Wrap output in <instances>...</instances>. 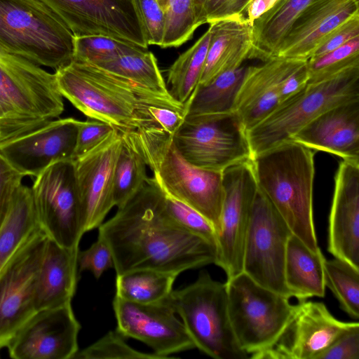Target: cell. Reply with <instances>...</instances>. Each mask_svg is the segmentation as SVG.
<instances>
[{
    "label": "cell",
    "instance_id": "6da1fadb",
    "mask_svg": "<svg viewBox=\"0 0 359 359\" xmlns=\"http://www.w3.org/2000/svg\"><path fill=\"white\" fill-rule=\"evenodd\" d=\"M110 248L116 276L150 269L178 276L215 264L216 246L172 224L163 208V194L154 180L98 227Z\"/></svg>",
    "mask_w": 359,
    "mask_h": 359
},
{
    "label": "cell",
    "instance_id": "7a4b0ae2",
    "mask_svg": "<svg viewBox=\"0 0 359 359\" xmlns=\"http://www.w3.org/2000/svg\"><path fill=\"white\" fill-rule=\"evenodd\" d=\"M58 90L88 118L107 123L121 133L157 126L153 107L184 112V106L93 65L72 61L54 72Z\"/></svg>",
    "mask_w": 359,
    "mask_h": 359
},
{
    "label": "cell",
    "instance_id": "3957f363",
    "mask_svg": "<svg viewBox=\"0 0 359 359\" xmlns=\"http://www.w3.org/2000/svg\"><path fill=\"white\" fill-rule=\"evenodd\" d=\"M252 164L259 189L292 234L311 250L318 251L313 212V150L289 140L255 155Z\"/></svg>",
    "mask_w": 359,
    "mask_h": 359
},
{
    "label": "cell",
    "instance_id": "277c9868",
    "mask_svg": "<svg viewBox=\"0 0 359 359\" xmlns=\"http://www.w3.org/2000/svg\"><path fill=\"white\" fill-rule=\"evenodd\" d=\"M158 185L205 217L218 235L224 200L222 172L196 168L177 151L172 135L157 126L124 133Z\"/></svg>",
    "mask_w": 359,
    "mask_h": 359
},
{
    "label": "cell",
    "instance_id": "5b68a950",
    "mask_svg": "<svg viewBox=\"0 0 359 359\" xmlns=\"http://www.w3.org/2000/svg\"><path fill=\"white\" fill-rule=\"evenodd\" d=\"M64 109L54 73L0 46V141L57 118Z\"/></svg>",
    "mask_w": 359,
    "mask_h": 359
},
{
    "label": "cell",
    "instance_id": "8992f818",
    "mask_svg": "<svg viewBox=\"0 0 359 359\" xmlns=\"http://www.w3.org/2000/svg\"><path fill=\"white\" fill-rule=\"evenodd\" d=\"M0 46L55 71L73 60L74 36L41 0H0Z\"/></svg>",
    "mask_w": 359,
    "mask_h": 359
},
{
    "label": "cell",
    "instance_id": "52a82bcc",
    "mask_svg": "<svg viewBox=\"0 0 359 359\" xmlns=\"http://www.w3.org/2000/svg\"><path fill=\"white\" fill-rule=\"evenodd\" d=\"M165 300L181 318L195 348L215 359L249 358L231 327L225 283L202 271L194 283L172 290Z\"/></svg>",
    "mask_w": 359,
    "mask_h": 359
},
{
    "label": "cell",
    "instance_id": "ba28073f",
    "mask_svg": "<svg viewBox=\"0 0 359 359\" xmlns=\"http://www.w3.org/2000/svg\"><path fill=\"white\" fill-rule=\"evenodd\" d=\"M359 99V66L323 82L308 83L247 131L252 156L291 140L306 125L327 109Z\"/></svg>",
    "mask_w": 359,
    "mask_h": 359
},
{
    "label": "cell",
    "instance_id": "9c48e42d",
    "mask_svg": "<svg viewBox=\"0 0 359 359\" xmlns=\"http://www.w3.org/2000/svg\"><path fill=\"white\" fill-rule=\"evenodd\" d=\"M225 285L230 322L241 348L250 356L271 348L291 320L296 304L244 272Z\"/></svg>",
    "mask_w": 359,
    "mask_h": 359
},
{
    "label": "cell",
    "instance_id": "30bf717a",
    "mask_svg": "<svg viewBox=\"0 0 359 359\" xmlns=\"http://www.w3.org/2000/svg\"><path fill=\"white\" fill-rule=\"evenodd\" d=\"M172 136L182 156L200 169L223 172L252 158L247 130L234 111L184 118Z\"/></svg>",
    "mask_w": 359,
    "mask_h": 359
},
{
    "label": "cell",
    "instance_id": "8fae6325",
    "mask_svg": "<svg viewBox=\"0 0 359 359\" xmlns=\"http://www.w3.org/2000/svg\"><path fill=\"white\" fill-rule=\"evenodd\" d=\"M31 190L41 229L58 245L79 248L85 232L73 160L48 166L35 177Z\"/></svg>",
    "mask_w": 359,
    "mask_h": 359
},
{
    "label": "cell",
    "instance_id": "7c38bea8",
    "mask_svg": "<svg viewBox=\"0 0 359 359\" xmlns=\"http://www.w3.org/2000/svg\"><path fill=\"white\" fill-rule=\"evenodd\" d=\"M292 234L285 222L259 189L245 241L243 272L259 285L291 298L285 285L286 248Z\"/></svg>",
    "mask_w": 359,
    "mask_h": 359
},
{
    "label": "cell",
    "instance_id": "4fadbf2b",
    "mask_svg": "<svg viewBox=\"0 0 359 359\" xmlns=\"http://www.w3.org/2000/svg\"><path fill=\"white\" fill-rule=\"evenodd\" d=\"M224 200L215 264L229 280L243 272L245 241L258 191L252 159L222 172Z\"/></svg>",
    "mask_w": 359,
    "mask_h": 359
},
{
    "label": "cell",
    "instance_id": "5bb4252c",
    "mask_svg": "<svg viewBox=\"0 0 359 359\" xmlns=\"http://www.w3.org/2000/svg\"><path fill=\"white\" fill-rule=\"evenodd\" d=\"M48 240L39 228L0 272V349L36 312L35 285Z\"/></svg>",
    "mask_w": 359,
    "mask_h": 359
},
{
    "label": "cell",
    "instance_id": "9a60e30c",
    "mask_svg": "<svg viewBox=\"0 0 359 359\" xmlns=\"http://www.w3.org/2000/svg\"><path fill=\"white\" fill-rule=\"evenodd\" d=\"M74 37L101 35L148 48L133 0H41Z\"/></svg>",
    "mask_w": 359,
    "mask_h": 359
},
{
    "label": "cell",
    "instance_id": "2e32d148",
    "mask_svg": "<svg viewBox=\"0 0 359 359\" xmlns=\"http://www.w3.org/2000/svg\"><path fill=\"white\" fill-rule=\"evenodd\" d=\"M359 327L358 322L335 318L322 302L304 300L277 342L270 348L250 356L255 359H318L346 332Z\"/></svg>",
    "mask_w": 359,
    "mask_h": 359
},
{
    "label": "cell",
    "instance_id": "e0dca14e",
    "mask_svg": "<svg viewBox=\"0 0 359 359\" xmlns=\"http://www.w3.org/2000/svg\"><path fill=\"white\" fill-rule=\"evenodd\" d=\"M79 123L55 118L0 141V156L23 177H35L55 162L72 160Z\"/></svg>",
    "mask_w": 359,
    "mask_h": 359
},
{
    "label": "cell",
    "instance_id": "ac0fdd59",
    "mask_svg": "<svg viewBox=\"0 0 359 359\" xmlns=\"http://www.w3.org/2000/svg\"><path fill=\"white\" fill-rule=\"evenodd\" d=\"M112 304L116 330L125 338L142 341L163 359L195 348L183 323L165 300L142 304L115 295Z\"/></svg>",
    "mask_w": 359,
    "mask_h": 359
},
{
    "label": "cell",
    "instance_id": "d6986e66",
    "mask_svg": "<svg viewBox=\"0 0 359 359\" xmlns=\"http://www.w3.org/2000/svg\"><path fill=\"white\" fill-rule=\"evenodd\" d=\"M81 325L72 304L36 311L6 347L14 359H73Z\"/></svg>",
    "mask_w": 359,
    "mask_h": 359
},
{
    "label": "cell",
    "instance_id": "ffe728a7",
    "mask_svg": "<svg viewBox=\"0 0 359 359\" xmlns=\"http://www.w3.org/2000/svg\"><path fill=\"white\" fill-rule=\"evenodd\" d=\"M121 144L122 134L115 128L98 145L73 160L85 233L98 228L115 206L114 174Z\"/></svg>",
    "mask_w": 359,
    "mask_h": 359
},
{
    "label": "cell",
    "instance_id": "44dd1931",
    "mask_svg": "<svg viewBox=\"0 0 359 359\" xmlns=\"http://www.w3.org/2000/svg\"><path fill=\"white\" fill-rule=\"evenodd\" d=\"M327 250L359 269V163L343 160L336 172Z\"/></svg>",
    "mask_w": 359,
    "mask_h": 359
},
{
    "label": "cell",
    "instance_id": "7402d4cb",
    "mask_svg": "<svg viewBox=\"0 0 359 359\" xmlns=\"http://www.w3.org/2000/svg\"><path fill=\"white\" fill-rule=\"evenodd\" d=\"M306 60L273 57L246 67L233 111L245 129L252 128L280 104L279 90L285 77Z\"/></svg>",
    "mask_w": 359,
    "mask_h": 359
},
{
    "label": "cell",
    "instance_id": "603a6c76",
    "mask_svg": "<svg viewBox=\"0 0 359 359\" xmlns=\"http://www.w3.org/2000/svg\"><path fill=\"white\" fill-rule=\"evenodd\" d=\"M357 14L358 0H313L294 22L276 57L307 60L330 34Z\"/></svg>",
    "mask_w": 359,
    "mask_h": 359
},
{
    "label": "cell",
    "instance_id": "cb8c5ba5",
    "mask_svg": "<svg viewBox=\"0 0 359 359\" xmlns=\"http://www.w3.org/2000/svg\"><path fill=\"white\" fill-rule=\"evenodd\" d=\"M291 140L311 150L359 163V99L324 111L294 134Z\"/></svg>",
    "mask_w": 359,
    "mask_h": 359
},
{
    "label": "cell",
    "instance_id": "d4e9b609",
    "mask_svg": "<svg viewBox=\"0 0 359 359\" xmlns=\"http://www.w3.org/2000/svg\"><path fill=\"white\" fill-rule=\"evenodd\" d=\"M210 43L198 84H205L250 59L254 44L253 27L241 13L210 20Z\"/></svg>",
    "mask_w": 359,
    "mask_h": 359
},
{
    "label": "cell",
    "instance_id": "484cf974",
    "mask_svg": "<svg viewBox=\"0 0 359 359\" xmlns=\"http://www.w3.org/2000/svg\"><path fill=\"white\" fill-rule=\"evenodd\" d=\"M79 248L61 246L48 238L36 280L35 311L72 303L79 280Z\"/></svg>",
    "mask_w": 359,
    "mask_h": 359
},
{
    "label": "cell",
    "instance_id": "4316f807",
    "mask_svg": "<svg viewBox=\"0 0 359 359\" xmlns=\"http://www.w3.org/2000/svg\"><path fill=\"white\" fill-rule=\"evenodd\" d=\"M320 249L311 250L299 238L292 234L287 241L284 277L291 297L299 302L325 294L324 261Z\"/></svg>",
    "mask_w": 359,
    "mask_h": 359
},
{
    "label": "cell",
    "instance_id": "83f0119b",
    "mask_svg": "<svg viewBox=\"0 0 359 359\" xmlns=\"http://www.w3.org/2000/svg\"><path fill=\"white\" fill-rule=\"evenodd\" d=\"M313 0H278L253 25V48L250 59L264 62L276 57L278 48L297 17Z\"/></svg>",
    "mask_w": 359,
    "mask_h": 359
},
{
    "label": "cell",
    "instance_id": "f1b7e54d",
    "mask_svg": "<svg viewBox=\"0 0 359 359\" xmlns=\"http://www.w3.org/2000/svg\"><path fill=\"white\" fill-rule=\"evenodd\" d=\"M39 228L31 187L22 183L14 191L0 225V272Z\"/></svg>",
    "mask_w": 359,
    "mask_h": 359
},
{
    "label": "cell",
    "instance_id": "f546056e",
    "mask_svg": "<svg viewBox=\"0 0 359 359\" xmlns=\"http://www.w3.org/2000/svg\"><path fill=\"white\" fill-rule=\"evenodd\" d=\"M246 66L226 71L205 84H198L184 104V118L233 111Z\"/></svg>",
    "mask_w": 359,
    "mask_h": 359
},
{
    "label": "cell",
    "instance_id": "4dcf8cb0",
    "mask_svg": "<svg viewBox=\"0 0 359 359\" xmlns=\"http://www.w3.org/2000/svg\"><path fill=\"white\" fill-rule=\"evenodd\" d=\"M209 29L169 67L166 85L170 95L184 106L198 86L210 43Z\"/></svg>",
    "mask_w": 359,
    "mask_h": 359
},
{
    "label": "cell",
    "instance_id": "1f68e13d",
    "mask_svg": "<svg viewBox=\"0 0 359 359\" xmlns=\"http://www.w3.org/2000/svg\"><path fill=\"white\" fill-rule=\"evenodd\" d=\"M177 275L140 269L117 275L116 296L131 302L147 304L165 300L172 292Z\"/></svg>",
    "mask_w": 359,
    "mask_h": 359
},
{
    "label": "cell",
    "instance_id": "d6a6232c",
    "mask_svg": "<svg viewBox=\"0 0 359 359\" xmlns=\"http://www.w3.org/2000/svg\"><path fill=\"white\" fill-rule=\"evenodd\" d=\"M95 66L151 92L172 97L158 67L157 60L149 49L123 55Z\"/></svg>",
    "mask_w": 359,
    "mask_h": 359
},
{
    "label": "cell",
    "instance_id": "836d02e7",
    "mask_svg": "<svg viewBox=\"0 0 359 359\" xmlns=\"http://www.w3.org/2000/svg\"><path fill=\"white\" fill-rule=\"evenodd\" d=\"M114 174V201L119 208L134 197L147 183L146 163L124 133Z\"/></svg>",
    "mask_w": 359,
    "mask_h": 359
},
{
    "label": "cell",
    "instance_id": "e575fe53",
    "mask_svg": "<svg viewBox=\"0 0 359 359\" xmlns=\"http://www.w3.org/2000/svg\"><path fill=\"white\" fill-rule=\"evenodd\" d=\"M325 286L351 318H359V269L338 258L325 259Z\"/></svg>",
    "mask_w": 359,
    "mask_h": 359
},
{
    "label": "cell",
    "instance_id": "d590c367",
    "mask_svg": "<svg viewBox=\"0 0 359 359\" xmlns=\"http://www.w3.org/2000/svg\"><path fill=\"white\" fill-rule=\"evenodd\" d=\"M147 49L135 43L101 35L74 37L72 61L98 65L123 55Z\"/></svg>",
    "mask_w": 359,
    "mask_h": 359
},
{
    "label": "cell",
    "instance_id": "8d00e7d4",
    "mask_svg": "<svg viewBox=\"0 0 359 359\" xmlns=\"http://www.w3.org/2000/svg\"><path fill=\"white\" fill-rule=\"evenodd\" d=\"M359 66V36L315 60H307L308 83L325 81Z\"/></svg>",
    "mask_w": 359,
    "mask_h": 359
},
{
    "label": "cell",
    "instance_id": "74e56055",
    "mask_svg": "<svg viewBox=\"0 0 359 359\" xmlns=\"http://www.w3.org/2000/svg\"><path fill=\"white\" fill-rule=\"evenodd\" d=\"M165 29L161 48H177L190 40L198 27L193 0H167Z\"/></svg>",
    "mask_w": 359,
    "mask_h": 359
},
{
    "label": "cell",
    "instance_id": "f35d334b",
    "mask_svg": "<svg viewBox=\"0 0 359 359\" xmlns=\"http://www.w3.org/2000/svg\"><path fill=\"white\" fill-rule=\"evenodd\" d=\"M159 188L162 191L163 208L167 218L177 226L213 244L217 249V234L211 223L196 210Z\"/></svg>",
    "mask_w": 359,
    "mask_h": 359
},
{
    "label": "cell",
    "instance_id": "ab89813d",
    "mask_svg": "<svg viewBox=\"0 0 359 359\" xmlns=\"http://www.w3.org/2000/svg\"><path fill=\"white\" fill-rule=\"evenodd\" d=\"M139 358L163 359L155 353L137 351L130 346L116 330L109 331L88 347L78 351L73 359Z\"/></svg>",
    "mask_w": 359,
    "mask_h": 359
},
{
    "label": "cell",
    "instance_id": "60d3db41",
    "mask_svg": "<svg viewBox=\"0 0 359 359\" xmlns=\"http://www.w3.org/2000/svg\"><path fill=\"white\" fill-rule=\"evenodd\" d=\"M148 46H161L165 29V13L158 0H133Z\"/></svg>",
    "mask_w": 359,
    "mask_h": 359
},
{
    "label": "cell",
    "instance_id": "b9f144b4",
    "mask_svg": "<svg viewBox=\"0 0 359 359\" xmlns=\"http://www.w3.org/2000/svg\"><path fill=\"white\" fill-rule=\"evenodd\" d=\"M79 272L90 271L99 279L102 273L110 268H114L111 251L107 244L100 238L88 249L79 251L77 255Z\"/></svg>",
    "mask_w": 359,
    "mask_h": 359
},
{
    "label": "cell",
    "instance_id": "7bdbcfd3",
    "mask_svg": "<svg viewBox=\"0 0 359 359\" xmlns=\"http://www.w3.org/2000/svg\"><path fill=\"white\" fill-rule=\"evenodd\" d=\"M114 129L112 126L95 119L80 121L72 160L98 145Z\"/></svg>",
    "mask_w": 359,
    "mask_h": 359
},
{
    "label": "cell",
    "instance_id": "ee69618b",
    "mask_svg": "<svg viewBox=\"0 0 359 359\" xmlns=\"http://www.w3.org/2000/svg\"><path fill=\"white\" fill-rule=\"evenodd\" d=\"M359 36V14L355 15L330 34L307 60H315Z\"/></svg>",
    "mask_w": 359,
    "mask_h": 359
},
{
    "label": "cell",
    "instance_id": "f6af8a7d",
    "mask_svg": "<svg viewBox=\"0 0 359 359\" xmlns=\"http://www.w3.org/2000/svg\"><path fill=\"white\" fill-rule=\"evenodd\" d=\"M318 359H359V327L339 337Z\"/></svg>",
    "mask_w": 359,
    "mask_h": 359
},
{
    "label": "cell",
    "instance_id": "bcb514c9",
    "mask_svg": "<svg viewBox=\"0 0 359 359\" xmlns=\"http://www.w3.org/2000/svg\"><path fill=\"white\" fill-rule=\"evenodd\" d=\"M23 177L0 156V225L6 213L11 197L16 189L22 183Z\"/></svg>",
    "mask_w": 359,
    "mask_h": 359
},
{
    "label": "cell",
    "instance_id": "7dc6e473",
    "mask_svg": "<svg viewBox=\"0 0 359 359\" xmlns=\"http://www.w3.org/2000/svg\"><path fill=\"white\" fill-rule=\"evenodd\" d=\"M308 82L309 72L306 60L289 74L283 81L279 90L280 104L300 92Z\"/></svg>",
    "mask_w": 359,
    "mask_h": 359
},
{
    "label": "cell",
    "instance_id": "c3c4849f",
    "mask_svg": "<svg viewBox=\"0 0 359 359\" xmlns=\"http://www.w3.org/2000/svg\"><path fill=\"white\" fill-rule=\"evenodd\" d=\"M152 118L166 133L172 135L184 121V112L164 107H153Z\"/></svg>",
    "mask_w": 359,
    "mask_h": 359
},
{
    "label": "cell",
    "instance_id": "681fc988",
    "mask_svg": "<svg viewBox=\"0 0 359 359\" xmlns=\"http://www.w3.org/2000/svg\"><path fill=\"white\" fill-rule=\"evenodd\" d=\"M278 0H250L242 13L252 25L254 22L269 11Z\"/></svg>",
    "mask_w": 359,
    "mask_h": 359
},
{
    "label": "cell",
    "instance_id": "f907efd6",
    "mask_svg": "<svg viewBox=\"0 0 359 359\" xmlns=\"http://www.w3.org/2000/svg\"><path fill=\"white\" fill-rule=\"evenodd\" d=\"M229 0H205L198 19V27L215 18Z\"/></svg>",
    "mask_w": 359,
    "mask_h": 359
},
{
    "label": "cell",
    "instance_id": "816d5d0a",
    "mask_svg": "<svg viewBox=\"0 0 359 359\" xmlns=\"http://www.w3.org/2000/svg\"><path fill=\"white\" fill-rule=\"evenodd\" d=\"M249 1L250 0H229L215 18L228 14L241 13Z\"/></svg>",
    "mask_w": 359,
    "mask_h": 359
},
{
    "label": "cell",
    "instance_id": "f5cc1de1",
    "mask_svg": "<svg viewBox=\"0 0 359 359\" xmlns=\"http://www.w3.org/2000/svg\"><path fill=\"white\" fill-rule=\"evenodd\" d=\"M205 0H193L194 2V13H195V18H196V24L198 27V19L200 15V13L201 12L203 4Z\"/></svg>",
    "mask_w": 359,
    "mask_h": 359
},
{
    "label": "cell",
    "instance_id": "db71d44e",
    "mask_svg": "<svg viewBox=\"0 0 359 359\" xmlns=\"http://www.w3.org/2000/svg\"><path fill=\"white\" fill-rule=\"evenodd\" d=\"M159 1V3L161 4V5L163 6V9H164V6L167 2V0H158Z\"/></svg>",
    "mask_w": 359,
    "mask_h": 359
}]
</instances>
